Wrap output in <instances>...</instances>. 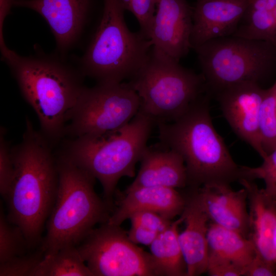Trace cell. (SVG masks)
Instances as JSON below:
<instances>
[{
  "label": "cell",
  "mask_w": 276,
  "mask_h": 276,
  "mask_svg": "<svg viewBox=\"0 0 276 276\" xmlns=\"http://www.w3.org/2000/svg\"><path fill=\"white\" fill-rule=\"evenodd\" d=\"M181 216L159 233L149 246L150 254L160 276H187V267L178 239Z\"/></svg>",
  "instance_id": "cell-22"
},
{
  "label": "cell",
  "mask_w": 276,
  "mask_h": 276,
  "mask_svg": "<svg viewBox=\"0 0 276 276\" xmlns=\"http://www.w3.org/2000/svg\"><path fill=\"white\" fill-rule=\"evenodd\" d=\"M56 162L57 193L40 245L44 256L77 246L96 224L106 222L110 216L109 205L95 192L96 178L63 153Z\"/></svg>",
  "instance_id": "cell-5"
},
{
  "label": "cell",
  "mask_w": 276,
  "mask_h": 276,
  "mask_svg": "<svg viewBox=\"0 0 276 276\" xmlns=\"http://www.w3.org/2000/svg\"><path fill=\"white\" fill-rule=\"evenodd\" d=\"M272 244L274 250L276 254V226L273 232V237H272Z\"/></svg>",
  "instance_id": "cell-35"
},
{
  "label": "cell",
  "mask_w": 276,
  "mask_h": 276,
  "mask_svg": "<svg viewBox=\"0 0 276 276\" xmlns=\"http://www.w3.org/2000/svg\"><path fill=\"white\" fill-rule=\"evenodd\" d=\"M233 35L276 44V0H249Z\"/></svg>",
  "instance_id": "cell-21"
},
{
  "label": "cell",
  "mask_w": 276,
  "mask_h": 276,
  "mask_svg": "<svg viewBox=\"0 0 276 276\" xmlns=\"http://www.w3.org/2000/svg\"><path fill=\"white\" fill-rule=\"evenodd\" d=\"M248 3L249 0H196L193 7L192 49L215 38L233 35Z\"/></svg>",
  "instance_id": "cell-14"
},
{
  "label": "cell",
  "mask_w": 276,
  "mask_h": 276,
  "mask_svg": "<svg viewBox=\"0 0 276 276\" xmlns=\"http://www.w3.org/2000/svg\"><path fill=\"white\" fill-rule=\"evenodd\" d=\"M194 189L210 222L248 238L249 214L244 188L235 191L228 184L213 183Z\"/></svg>",
  "instance_id": "cell-15"
},
{
  "label": "cell",
  "mask_w": 276,
  "mask_h": 276,
  "mask_svg": "<svg viewBox=\"0 0 276 276\" xmlns=\"http://www.w3.org/2000/svg\"><path fill=\"white\" fill-rule=\"evenodd\" d=\"M211 96L198 99L181 117L170 123L158 122L159 144L183 158L191 188L238 180L240 166L233 160L210 113Z\"/></svg>",
  "instance_id": "cell-3"
},
{
  "label": "cell",
  "mask_w": 276,
  "mask_h": 276,
  "mask_svg": "<svg viewBox=\"0 0 276 276\" xmlns=\"http://www.w3.org/2000/svg\"><path fill=\"white\" fill-rule=\"evenodd\" d=\"M263 159L262 164L257 167L241 166L239 179L263 180L265 194L268 198L276 200V148Z\"/></svg>",
  "instance_id": "cell-26"
},
{
  "label": "cell",
  "mask_w": 276,
  "mask_h": 276,
  "mask_svg": "<svg viewBox=\"0 0 276 276\" xmlns=\"http://www.w3.org/2000/svg\"><path fill=\"white\" fill-rule=\"evenodd\" d=\"M159 234L136 224H131L127 234L129 239L136 244L150 246Z\"/></svg>",
  "instance_id": "cell-33"
},
{
  "label": "cell",
  "mask_w": 276,
  "mask_h": 276,
  "mask_svg": "<svg viewBox=\"0 0 276 276\" xmlns=\"http://www.w3.org/2000/svg\"><path fill=\"white\" fill-rule=\"evenodd\" d=\"M21 142L11 149L14 175L6 200L10 222L22 232L29 249L41 244L55 202L58 172L50 143L26 118Z\"/></svg>",
  "instance_id": "cell-1"
},
{
  "label": "cell",
  "mask_w": 276,
  "mask_h": 276,
  "mask_svg": "<svg viewBox=\"0 0 276 276\" xmlns=\"http://www.w3.org/2000/svg\"><path fill=\"white\" fill-rule=\"evenodd\" d=\"M140 107V98L128 82L85 87L65 134L76 138L117 130L127 124Z\"/></svg>",
  "instance_id": "cell-9"
},
{
  "label": "cell",
  "mask_w": 276,
  "mask_h": 276,
  "mask_svg": "<svg viewBox=\"0 0 276 276\" xmlns=\"http://www.w3.org/2000/svg\"><path fill=\"white\" fill-rule=\"evenodd\" d=\"M275 276L276 264L265 259L257 254L245 269L244 276Z\"/></svg>",
  "instance_id": "cell-32"
},
{
  "label": "cell",
  "mask_w": 276,
  "mask_h": 276,
  "mask_svg": "<svg viewBox=\"0 0 276 276\" xmlns=\"http://www.w3.org/2000/svg\"><path fill=\"white\" fill-rule=\"evenodd\" d=\"M77 247L93 276H160L150 253L120 226L103 223Z\"/></svg>",
  "instance_id": "cell-10"
},
{
  "label": "cell",
  "mask_w": 276,
  "mask_h": 276,
  "mask_svg": "<svg viewBox=\"0 0 276 276\" xmlns=\"http://www.w3.org/2000/svg\"><path fill=\"white\" fill-rule=\"evenodd\" d=\"M191 189L189 196L186 197V205L181 214L185 228L178 234V239L186 264L187 276H197L206 272L207 233L210 220L195 189Z\"/></svg>",
  "instance_id": "cell-17"
},
{
  "label": "cell",
  "mask_w": 276,
  "mask_h": 276,
  "mask_svg": "<svg viewBox=\"0 0 276 276\" xmlns=\"http://www.w3.org/2000/svg\"><path fill=\"white\" fill-rule=\"evenodd\" d=\"M44 257L41 247L32 252L17 256L0 264L1 276H35Z\"/></svg>",
  "instance_id": "cell-27"
},
{
  "label": "cell",
  "mask_w": 276,
  "mask_h": 276,
  "mask_svg": "<svg viewBox=\"0 0 276 276\" xmlns=\"http://www.w3.org/2000/svg\"><path fill=\"white\" fill-rule=\"evenodd\" d=\"M141 99L140 109L156 122H173L206 93L202 74L152 47L128 82Z\"/></svg>",
  "instance_id": "cell-7"
},
{
  "label": "cell",
  "mask_w": 276,
  "mask_h": 276,
  "mask_svg": "<svg viewBox=\"0 0 276 276\" xmlns=\"http://www.w3.org/2000/svg\"><path fill=\"white\" fill-rule=\"evenodd\" d=\"M155 124L140 109L127 124L117 130L74 138L63 153L100 181L105 201L111 206L120 178L135 175V165L148 147Z\"/></svg>",
  "instance_id": "cell-4"
},
{
  "label": "cell",
  "mask_w": 276,
  "mask_h": 276,
  "mask_svg": "<svg viewBox=\"0 0 276 276\" xmlns=\"http://www.w3.org/2000/svg\"><path fill=\"white\" fill-rule=\"evenodd\" d=\"M14 0H0V47L1 53L6 52L9 49L4 40L3 28L4 20L9 13Z\"/></svg>",
  "instance_id": "cell-34"
},
{
  "label": "cell",
  "mask_w": 276,
  "mask_h": 276,
  "mask_svg": "<svg viewBox=\"0 0 276 276\" xmlns=\"http://www.w3.org/2000/svg\"><path fill=\"white\" fill-rule=\"evenodd\" d=\"M207 241L208 254L226 259L244 270L256 254L255 246L247 237L237 231L210 221Z\"/></svg>",
  "instance_id": "cell-20"
},
{
  "label": "cell",
  "mask_w": 276,
  "mask_h": 276,
  "mask_svg": "<svg viewBox=\"0 0 276 276\" xmlns=\"http://www.w3.org/2000/svg\"><path fill=\"white\" fill-rule=\"evenodd\" d=\"M93 276L77 246L63 247L44 256L35 276Z\"/></svg>",
  "instance_id": "cell-23"
},
{
  "label": "cell",
  "mask_w": 276,
  "mask_h": 276,
  "mask_svg": "<svg viewBox=\"0 0 276 276\" xmlns=\"http://www.w3.org/2000/svg\"><path fill=\"white\" fill-rule=\"evenodd\" d=\"M4 61L37 114L41 132L50 143L58 140L65 134L67 123L85 87L82 73L52 55L26 57L11 51Z\"/></svg>",
  "instance_id": "cell-2"
},
{
  "label": "cell",
  "mask_w": 276,
  "mask_h": 276,
  "mask_svg": "<svg viewBox=\"0 0 276 276\" xmlns=\"http://www.w3.org/2000/svg\"><path fill=\"white\" fill-rule=\"evenodd\" d=\"M131 224H136L159 234L167 229L172 222L160 214L151 211H139L129 218Z\"/></svg>",
  "instance_id": "cell-30"
},
{
  "label": "cell",
  "mask_w": 276,
  "mask_h": 276,
  "mask_svg": "<svg viewBox=\"0 0 276 276\" xmlns=\"http://www.w3.org/2000/svg\"><path fill=\"white\" fill-rule=\"evenodd\" d=\"M186 201V197L174 188L158 186L127 188L106 222L120 226L133 213L145 211L158 213L171 220L181 214Z\"/></svg>",
  "instance_id": "cell-16"
},
{
  "label": "cell",
  "mask_w": 276,
  "mask_h": 276,
  "mask_svg": "<svg viewBox=\"0 0 276 276\" xmlns=\"http://www.w3.org/2000/svg\"><path fill=\"white\" fill-rule=\"evenodd\" d=\"M194 50L211 97L241 83L261 85L276 74V44L270 42L231 35L211 40Z\"/></svg>",
  "instance_id": "cell-8"
},
{
  "label": "cell",
  "mask_w": 276,
  "mask_h": 276,
  "mask_svg": "<svg viewBox=\"0 0 276 276\" xmlns=\"http://www.w3.org/2000/svg\"><path fill=\"white\" fill-rule=\"evenodd\" d=\"M119 1L124 10L131 12L137 20L141 33L149 39L151 26L156 10V0Z\"/></svg>",
  "instance_id": "cell-28"
},
{
  "label": "cell",
  "mask_w": 276,
  "mask_h": 276,
  "mask_svg": "<svg viewBox=\"0 0 276 276\" xmlns=\"http://www.w3.org/2000/svg\"><path fill=\"white\" fill-rule=\"evenodd\" d=\"M264 91L258 83L243 82L222 89L213 96L235 133L263 158L267 154L260 139L259 114Z\"/></svg>",
  "instance_id": "cell-11"
},
{
  "label": "cell",
  "mask_w": 276,
  "mask_h": 276,
  "mask_svg": "<svg viewBox=\"0 0 276 276\" xmlns=\"http://www.w3.org/2000/svg\"><path fill=\"white\" fill-rule=\"evenodd\" d=\"M93 0H14L13 6L38 13L47 22L59 53L63 54L76 42L92 6Z\"/></svg>",
  "instance_id": "cell-13"
},
{
  "label": "cell",
  "mask_w": 276,
  "mask_h": 276,
  "mask_svg": "<svg viewBox=\"0 0 276 276\" xmlns=\"http://www.w3.org/2000/svg\"><path fill=\"white\" fill-rule=\"evenodd\" d=\"M5 129L1 128L0 134V192L5 199L14 175V166L11 149L5 138Z\"/></svg>",
  "instance_id": "cell-29"
},
{
  "label": "cell",
  "mask_w": 276,
  "mask_h": 276,
  "mask_svg": "<svg viewBox=\"0 0 276 276\" xmlns=\"http://www.w3.org/2000/svg\"><path fill=\"white\" fill-rule=\"evenodd\" d=\"M29 249L21 229L9 221L2 209L0 213V264L17 256L24 255Z\"/></svg>",
  "instance_id": "cell-25"
},
{
  "label": "cell",
  "mask_w": 276,
  "mask_h": 276,
  "mask_svg": "<svg viewBox=\"0 0 276 276\" xmlns=\"http://www.w3.org/2000/svg\"><path fill=\"white\" fill-rule=\"evenodd\" d=\"M192 16L187 0H156L149 35L152 47L179 61L192 49Z\"/></svg>",
  "instance_id": "cell-12"
},
{
  "label": "cell",
  "mask_w": 276,
  "mask_h": 276,
  "mask_svg": "<svg viewBox=\"0 0 276 276\" xmlns=\"http://www.w3.org/2000/svg\"><path fill=\"white\" fill-rule=\"evenodd\" d=\"M158 145L147 147L140 160L137 175L128 188L158 186L176 189L187 186V169L182 157L174 150Z\"/></svg>",
  "instance_id": "cell-18"
},
{
  "label": "cell",
  "mask_w": 276,
  "mask_h": 276,
  "mask_svg": "<svg viewBox=\"0 0 276 276\" xmlns=\"http://www.w3.org/2000/svg\"><path fill=\"white\" fill-rule=\"evenodd\" d=\"M238 181L247 191L249 210L248 238L252 242L256 254L276 264V254L272 237L276 226V200L265 194L254 180L240 178Z\"/></svg>",
  "instance_id": "cell-19"
},
{
  "label": "cell",
  "mask_w": 276,
  "mask_h": 276,
  "mask_svg": "<svg viewBox=\"0 0 276 276\" xmlns=\"http://www.w3.org/2000/svg\"><path fill=\"white\" fill-rule=\"evenodd\" d=\"M119 0H103L100 24L80 60L81 72L98 83L131 79L146 60L152 44L139 31H130Z\"/></svg>",
  "instance_id": "cell-6"
},
{
  "label": "cell",
  "mask_w": 276,
  "mask_h": 276,
  "mask_svg": "<svg viewBox=\"0 0 276 276\" xmlns=\"http://www.w3.org/2000/svg\"><path fill=\"white\" fill-rule=\"evenodd\" d=\"M261 144L267 155L276 148V80L264 89L259 114Z\"/></svg>",
  "instance_id": "cell-24"
},
{
  "label": "cell",
  "mask_w": 276,
  "mask_h": 276,
  "mask_svg": "<svg viewBox=\"0 0 276 276\" xmlns=\"http://www.w3.org/2000/svg\"><path fill=\"white\" fill-rule=\"evenodd\" d=\"M211 276H242L244 270L220 257L208 254L206 272Z\"/></svg>",
  "instance_id": "cell-31"
}]
</instances>
